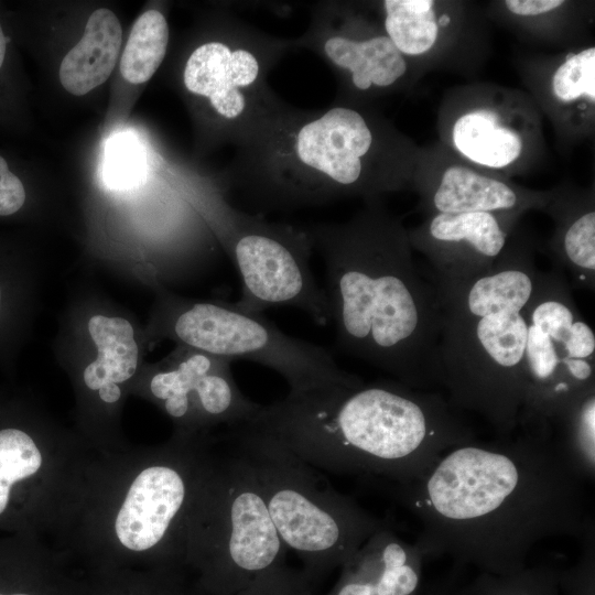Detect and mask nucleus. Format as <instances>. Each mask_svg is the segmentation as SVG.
<instances>
[{"label":"nucleus","instance_id":"obj_17","mask_svg":"<svg viewBox=\"0 0 595 595\" xmlns=\"http://www.w3.org/2000/svg\"><path fill=\"white\" fill-rule=\"evenodd\" d=\"M519 204L509 185L463 166L448 167L432 196L437 214L507 212Z\"/></svg>","mask_w":595,"mask_h":595},{"label":"nucleus","instance_id":"obj_4","mask_svg":"<svg viewBox=\"0 0 595 595\" xmlns=\"http://www.w3.org/2000/svg\"><path fill=\"white\" fill-rule=\"evenodd\" d=\"M539 271L530 251L505 249L482 274L430 279L442 310L437 385L456 409L479 414L497 436L518 431L527 340L523 310Z\"/></svg>","mask_w":595,"mask_h":595},{"label":"nucleus","instance_id":"obj_2","mask_svg":"<svg viewBox=\"0 0 595 595\" xmlns=\"http://www.w3.org/2000/svg\"><path fill=\"white\" fill-rule=\"evenodd\" d=\"M459 412L441 392L392 379L290 392L236 426L272 439L315 469L399 484L475 439Z\"/></svg>","mask_w":595,"mask_h":595},{"label":"nucleus","instance_id":"obj_14","mask_svg":"<svg viewBox=\"0 0 595 595\" xmlns=\"http://www.w3.org/2000/svg\"><path fill=\"white\" fill-rule=\"evenodd\" d=\"M424 555L419 542L400 538L388 524L374 532L346 562L348 578L370 595H412Z\"/></svg>","mask_w":595,"mask_h":595},{"label":"nucleus","instance_id":"obj_21","mask_svg":"<svg viewBox=\"0 0 595 595\" xmlns=\"http://www.w3.org/2000/svg\"><path fill=\"white\" fill-rule=\"evenodd\" d=\"M433 4L431 0L385 1V28L400 53L419 55L434 45L439 25L434 19Z\"/></svg>","mask_w":595,"mask_h":595},{"label":"nucleus","instance_id":"obj_6","mask_svg":"<svg viewBox=\"0 0 595 595\" xmlns=\"http://www.w3.org/2000/svg\"><path fill=\"white\" fill-rule=\"evenodd\" d=\"M523 313L527 340L518 430L552 436L571 408L595 391V334L560 269L539 271Z\"/></svg>","mask_w":595,"mask_h":595},{"label":"nucleus","instance_id":"obj_13","mask_svg":"<svg viewBox=\"0 0 595 595\" xmlns=\"http://www.w3.org/2000/svg\"><path fill=\"white\" fill-rule=\"evenodd\" d=\"M258 74L259 63L249 51L207 42L191 54L183 77L192 94L208 98L217 113L235 119L246 107L239 88L253 84Z\"/></svg>","mask_w":595,"mask_h":595},{"label":"nucleus","instance_id":"obj_16","mask_svg":"<svg viewBox=\"0 0 595 595\" xmlns=\"http://www.w3.org/2000/svg\"><path fill=\"white\" fill-rule=\"evenodd\" d=\"M324 52L335 65L351 73L353 84L361 90L371 85L389 86L407 71L404 58L388 36L363 42L333 36L325 42Z\"/></svg>","mask_w":595,"mask_h":595},{"label":"nucleus","instance_id":"obj_29","mask_svg":"<svg viewBox=\"0 0 595 595\" xmlns=\"http://www.w3.org/2000/svg\"><path fill=\"white\" fill-rule=\"evenodd\" d=\"M450 21H451L450 17H448L447 14H443V15L440 18L439 24H440L441 26H446V25H448Z\"/></svg>","mask_w":595,"mask_h":595},{"label":"nucleus","instance_id":"obj_10","mask_svg":"<svg viewBox=\"0 0 595 595\" xmlns=\"http://www.w3.org/2000/svg\"><path fill=\"white\" fill-rule=\"evenodd\" d=\"M415 242L433 263L434 277L465 280L496 264L507 232L496 213L436 214Z\"/></svg>","mask_w":595,"mask_h":595},{"label":"nucleus","instance_id":"obj_15","mask_svg":"<svg viewBox=\"0 0 595 595\" xmlns=\"http://www.w3.org/2000/svg\"><path fill=\"white\" fill-rule=\"evenodd\" d=\"M122 30L117 15L109 9L95 10L88 18L78 43L64 56L58 77L72 95L82 96L110 76L118 61Z\"/></svg>","mask_w":595,"mask_h":595},{"label":"nucleus","instance_id":"obj_8","mask_svg":"<svg viewBox=\"0 0 595 595\" xmlns=\"http://www.w3.org/2000/svg\"><path fill=\"white\" fill-rule=\"evenodd\" d=\"M197 545L212 565L226 573L248 575L272 570L284 556L258 482L247 461L236 451L207 480Z\"/></svg>","mask_w":595,"mask_h":595},{"label":"nucleus","instance_id":"obj_22","mask_svg":"<svg viewBox=\"0 0 595 595\" xmlns=\"http://www.w3.org/2000/svg\"><path fill=\"white\" fill-rule=\"evenodd\" d=\"M554 437L574 473L585 483L595 477V391L574 404Z\"/></svg>","mask_w":595,"mask_h":595},{"label":"nucleus","instance_id":"obj_19","mask_svg":"<svg viewBox=\"0 0 595 595\" xmlns=\"http://www.w3.org/2000/svg\"><path fill=\"white\" fill-rule=\"evenodd\" d=\"M453 141L466 158L490 167L512 163L522 150L520 137L500 126L497 115L489 110H474L459 117L453 128Z\"/></svg>","mask_w":595,"mask_h":595},{"label":"nucleus","instance_id":"obj_26","mask_svg":"<svg viewBox=\"0 0 595 595\" xmlns=\"http://www.w3.org/2000/svg\"><path fill=\"white\" fill-rule=\"evenodd\" d=\"M507 8L518 15H537L554 10L563 4L562 0H507Z\"/></svg>","mask_w":595,"mask_h":595},{"label":"nucleus","instance_id":"obj_3","mask_svg":"<svg viewBox=\"0 0 595 595\" xmlns=\"http://www.w3.org/2000/svg\"><path fill=\"white\" fill-rule=\"evenodd\" d=\"M318 237L338 349L408 387H439L442 310L402 234L368 218L347 229L322 230Z\"/></svg>","mask_w":595,"mask_h":595},{"label":"nucleus","instance_id":"obj_1","mask_svg":"<svg viewBox=\"0 0 595 595\" xmlns=\"http://www.w3.org/2000/svg\"><path fill=\"white\" fill-rule=\"evenodd\" d=\"M389 493L421 524L424 554L448 553L497 571H513L531 547L551 537L581 538L584 482L554 436L516 431L446 451L421 477Z\"/></svg>","mask_w":595,"mask_h":595},{"label":"nucleus","instance_id":"obj_25","mask_svg":"<svg viewBox=\"0 0 595 595\" xmlns=\"http://www.w3.org/2000/svg\"><path fill=\"white\" fill-rule=\"evenodd\" d=\"M11 561L0 556V595H37L34 587L25 585V577Z\"/></svg>","mask_w":595,"mask_h":595},{"label":"nucleus","instance_id":"obj_7","mask_svg":"<svg viewBox=\"0 0 595 595\" xmlns=\"http://www.w3.org/2000/svg\"><path fill=\"white\" fill-rule=\"evenodd\" d=\"M172 333L190 348L277 371L292 393L363 382L342 369L326 348L290 336L261 313L245 311L236 303L188 304L176 313Z\"/></svg>","mask_w":595,"mask_h":595},{"label":"nucleus","instance_id":"obj_27","mask_svg":"<svg viewBox=\"0 0 595 595\" xmlns=\"http://www.w3.org/2000/svg\"><path fill=\"white\" fill-rule=\"evenodd\" d=\"M9 58V37L0 19V76L4 72Z\"/></svg>","mask_w":595,"mask_h":595},{"label":"nucleus","instance_id":"obj_9","mask_svg":"<svg viewBox=\"0 0 595 595\" xmlns=\"http://www.w3.org/2000/svg\"><path fill=\"white\" fill-rule=\"evenodd\" d=\"M230 363L195 349L174 367L154 374L150 390L174 419L194 414L206 422L234 428L251 419L261 404L241 392L230 372Z\"/></svg>","mask_w":595,"mask_h":595},{"label":"nucleus","instance_id":"obj_28","mask_svg":"<svg viewBox=\"0 0 595 595\" xmlns=\"http://www.w3.org/2000/svg\"><path fill=\"white\" fill-rule=\"evenodd\" d=\"M98 391L101 400L108 403L116 402L121 394L120 388L117 383H108L101 387Z\"/></svg>","mask_w":595,"mask_h":595},{"label":"nucleus","instance_id":"obj_20","mask_svg":"<svg viewBox=\"0 0 595 595\" xmlns=\"http://www.w3.org/2000/svg\"><path fill=\"white\" fill-rule=\"evenodd\" d=\"M169 42V25L158 10L143 12L134 22L120 61V72L131 84L148 82L161 65Z\"/></svg>","mask_w":595,"mask_h":595},{"label":"nucleus","instance_id":"obj_24","mask_svg":"<svg viewBox=\"0 0 595 595\" xmlns=\"http://www.w3.org/2000/svg\"><path fill=\"white\" fill-rule=\"evenodd\" d=\"M554 95L563 101H572L583 95L595 100V48L588 47L571 54L555 71Z\"/></svg>","mask_w":595,"mask_h":595},{"label":"nucleus","instance_id":"obj_12","mask_svg":"<svg viewBox=\"0 0 595 595\" xmlns=\"http://www.w3.org/2000/svg\"><path fill=\"white\" fill-rule=\"evenodd\" d=\"M371 142L365 119L353 109L336 107L300 129L295 152L304 165L346 186L359 178L361 158Z\"/></svg>","mask_w":595,"mask_h":595},{"label":"nucleus","instance_id":"obj_23","mask_svg":"<svg viewBox=\"0 0 595 595\" xmlns=\"http://www.w3.org/2000/svg\"><path fill=\"white\" fill-rule=\"evenodd\" d=\"M144 155L140 144L129 136H117L106 147L104 182L113 190L134 186L143 176Z\"/></svg>","mask_w":595,"mask_h":595},{"label":"nucleus","instance_id":"obj_11","mask_svg":"<svg viewBox=\"0 0 595 595\" xmlns=\"http://www.w3.org/2000/svg\"><path fill=\"white\" fill-rule=\"evenodd\" d=\"M173 465H153L133 480L116 519L119 541L132 551L158 545L182 515L190 490Z\"/></svg>","mask_w":595,"mask_h":595},{"label":"nucleus","instance_id":"obj_5","mask_svg":"<svg viewBox=\"0 0 595 595\" xmlns=\"http://www.w3.org/2000/svg\"><path fill=\"white\" fill-rule=\"evenodd\" d=\"M232 429L236 451L255 474L279 538L307 563H346L387 524L272 439Z\"/></svg>","mask_w":595,"mask_h":595},{"label":"nucleus","instance_id":"obj_18","mask_svg":"<svg viewBox=\"0 0 595 595\" xmlns=\"http://www.w3.org/2000/svg\"><path fill=\"white\" fill-rule=\"evenodd\" d=\"M88 332L98 349L97 358L84 370V381L91 390L120 383L133 376L138 364L134 331L122 317L94 315Z\"/></svg>","mask_w":595,"mask_h":595}]
</instances>
